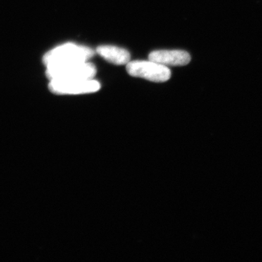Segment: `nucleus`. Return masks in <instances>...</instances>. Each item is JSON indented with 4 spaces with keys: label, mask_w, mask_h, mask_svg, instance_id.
<instances>
[{
    "label": "nucleus",
    "mask_w": 262,
    "mask_h": 262,
    "mask_svg": "<svg viewBox=\"0 0 262 262\" xmlns=\"http://www.w3.org/2000/svg\"><path fill=\"white\" fill-rule=\"evenodd\" d=\"M96 74V67L89 61L46 68L50 81L89 80L94 79Z\"/></svg>",
    "instance_id": "2"
},
{
    "label": "nucleus",
    "mask_w": 262,
    "mask_h": 262,
    "mask_svg": "<svg viewBox=\"0 0 262 262\" xmlns=\"http://www.w3.org/2000/svg\"><path fill=\"white\" fill-rule=\"evenodd\" d=\"M126 65L127 72L129 75L151 82H166L171 76V72L168 67L150 60L129 61Z\"/></svg>",
    "instance_id": "3"
},
{
    "label": "nucleus",
    "mask_w": 262,
    "mask_h": 262,
    "mask_svg": "<svg viewBox=\"0 0 262 262\" xmlns=\"http://www.w3.org/2000/svg\"><path fill=\"white\" fill-rule=\"evenodd\" d=\"M149 59L165 67H179L188 64L191 61V56L187 52L180 50H161L151 52Z\"/></svg>",
    "instance_id": "5"
},
{
    "label": "nucleus",
    "mask_w": 262,
    "mask_h": 262,
    "mask_svg": "<svg viewBox=\"0 0 262 262\" xmlns=\"http://www.w3.org/2000/svg\"><path fill=\"white\" fill-rule=\"evenodd\" d=\"M101 89V84L94 79L77 80L50 81L49 89L58 95H78L95 93Z\"/></svg>",
    "instance_id": "4"
},
{
    "label": "nucleus",
    "mask_w": 262,
    "mask_h": 262,
    "mask_svg": "<svg viewBox=\"0 0 262 262\" xmlns=\"http://www.w3.org/2000/svg\"><path fill=\"white\" fill-rule=\"evenodd\" d=\"M96 52L106 61L115 65L127 64L130 60V53L127 50L116 46H99Z\"/></svg>",
    "instance_id": "6"
},
{
    "label": "nucleus",
    "mask_w": 262,
    "mask_h": 262,
    "mask_svg": "<svg viewBox=\"0 0 262 262\" xmlns=\"http://www.w3.org/2000/svg\"><path fill=\"white\" fill-rule=\"evenodd\" d=\"M94 50L75 43H66L48 51L43 57L46 68L87 62L94 56Z\"/></svg>",
    "instance_id": "1"
}]
</instances>
